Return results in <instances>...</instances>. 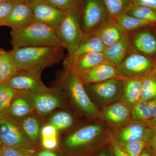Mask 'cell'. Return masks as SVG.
<instances>
[{
    "instance_id": "1",
    "label": "cell",
    "mask_w": 156,
    "mask_h": 156,
    "mask_svg": "<svg viewBox=\"0 0 156 156\" xmlns=\"http://www.w3.org/2000/svg\"><path fill=\"white\" fill-rule=\"evenodd\" d=\"M63 47H23L9 51L12 60L18 69L40 68L51 66L63 59Z\"/></svg>"
},
{
    "instance_id": "2",
    "label": "cell",
    "mask_w": 156,
    "mask_h": 156,
    "mask_svg": "<svg viewBox=\"0 0 156 156\" xmlns=\"http://www.w3.org/2000/svg\"><path fill=\"white\" fill-rule=\"evenodd\" d=\"M11 44L13 49L23 47H63L54 27L41 23H33L21 29H11Z\"/></svg>"
},
{
    "instance_id": "3",
    "label": "cell",
    "mask_w": 156,
    "mask_h": 156,
    "mask_svg": "<svg viewBox=\"0 0 156 156\" xmlns=\"http://www.w3.org/2000/svg\"><path fill=\"white\" fill-rule=\"evenodd\" d=\"M54 29L56 36L67 50V56L76 50L85 35L81 27L80 13L76 10L65 11Z\"/></svg>"
},
{
    "instance_id": "4",
    "label": "cell",
    "mask_w": 156,
    "mask_h": 156,
    "mask_svg": "<svg viewBox=\"0 0 156 156\" xmlns=\"http://www.w3.org/2000/svg\"><path fill=\"white\" fill-rule=\"evenodd\" d=\"M80 22L84 34H93L112 19L103 0H85Z\"/></svg>"
},
{
    "instance_id": "5",
    "label": "cell",
    "mask_w": 156,
    "mask_h": 156,
    "mask_svg": "<svg viewBox=\"0 0 156 156\" xmlns=\"http://www.w3.org/2000/svg\"><path fill=\"white\" fill-rule=\"evenodd\" d=\"M154 65L151 57L130 49L124 61L117 66V74L122 79L143 78L153 71Z\"/></svg>"
},
{
    "instance_id": "6",
    "label": "cell",
    "mask_w": 156,
    "mask_h": 156,
    "mask_svg": "<svg viewBox=\"0 0 156 156\" xmlns=\"http://www.w3.org/2000/svg\"><path fill=\"white\" fill-rule=\"evenodd\" d=\"M102 130V127L98 125L84 127L67 136L65 140V146L72 151L87 147L92 152L97 153L105 145L98 140Z\"/></svg>"
},
{
    "instance_id": "7",
    "label": "cell",
    "mask_w": 156,
    "mask_h": 156,
    "mask_svg": "<svg viewBox=\"0 0 156 156\" xmlns=\"http://www.w3.org/2000/svg\"><path fill=\"white\" fill-rule=\"evenodd\" d=\"M66 72L62 83L77 105L88 114L97 115L98 111L89 98L80 77L69 69Z\"/></svg>"
},
{
    "instance_id": "8",
    "label": "cell",
    "mask_w": 156,
    "mask_h": 156,
    "mask_svg": "<svg viewBox=\"0 0 156 156\" xmlns=\"http://www.w3.org/2000/svg\"><path fill=\"white\" fill-rule=\"evenodd\" d=\"M42 69L31 68L20 69L9 80L1 83L18 91H29L45 92L50 91L45 87L40 79Z\"/></svg>"
},
{
    "instance_id": "9",
    "label": "cell",
    "mask_w": 156,
    "mask_h": 156,
    "mask_svg": "<svg viewBox=\"0 0 156 156\" xmlns=\"http://www.w3.org/2000/svg\"><path fill=\"white\" fill-rule=\"evenodd\" d=\"M28 3L33 14V23H41L55 28L64 13L65 11L57 9L44 0H30Z\"/></svg>"
},
{
    "instance_id": "10",
    "label": "cell",
    "mask_w": 156,
    "mask_h": 156,
    "mask_svg": "<svg viewBox=\"0 0 156 156\" xmlns=\"http://www.w3.org/2000/svg\"><path fill=\"white\" fill-rule=\"evenodd\" d=\"M0 143L2 146L22 151L29 147V143L22 131L9 120L0 121Z\"/></svg>"
},
{
    "instance_id": "11",
    "label": "cell",
    "mask_w": 156,
    "mask_h": 156,
    "mask_svg": "<svg viewBox=\"0 0 156 156\" xmlns=\"http://www.w3.org/2000/svg\"><path fill=\"white\" fill-rule=\"evenodd\" d=\"M20 93L41 114L49 113L59 106V98L50 91L35 92L29 91H19Z\"/></svg>"
},
{
    "instance_id": "12",
    "label": "cell",
    "mask_w": 156,
    "mask_h": 156,
    "mask_svg": "<svg viewBox=\"0 0 156 156\" xmlns=\"http://www.w3.org/2000/svg\"><path fill=\"white\" fill-rule=\"evenodd\" d=\"M33 22V14L28 2L20 1L14 6L3 26L11 29H21Z\"/></svg>"
},
{
    "instance_id": "13",
    "label": "cell",
    "mask_w": 156,
    "mask_h": 156,
    "mask_svg": "<svg viewBox=\"0 0 156 156\" xmlns=\"http://www.w3.org/2000/svg\"><path fill=\"white\" fill-rule=\"evenodd\" d=\"M78 76L83 84L100 83L110 79L119 78L116 67L107 61L98 65Z\"/></svg>"
},
{
    "instance_id": "14",
    "label": "cell",
    "mask_w": 156,
    "mask_h": 156,
    "mask_svg": "<svg viewBox=\"0 0 156 156\" xmlns=\"http://www.w3.org/2000/svg\"><path fill=\"white\" fill-rule=\"evenodd\" d=\"M87 84L93 93L104 100H112L123 94V79L121 78Z\"/></svg>"
},
{
    "instance_id": "15",
    "label": "cell",
    "mask_w": 156,
    "mask_h": 156,
    "mask_svg": "<svg viewBox=\"0 0 156 156\" xmlns=\"http://www.w3.org/2000/svg\"><path fill=\"white\" fill-rule=\"evenodd\" d=\"M129 39L134 51L149 57L156 55V37L151 31L137 32Z\"/></svg>"
},
{
    "instance_id": "16",
    "label": "cell",
    "mask_w": 156,
    "mask_h": 156,
    "mask_svg": "<svg viewBox=\"0 0 156 156\" xmlns=\"http://www.w3.org/2000/svg\"><path fill=\"white\" fill-rule=\"evenodd\" d=\"M107 61L103 53L91 52L81 54L66 66L65 67L66 69L77 75H79L82 73Z\"/></svg>"
},
{
    "instance_id": "17",
    "label": "cell",
    "mask_w": 156,
    "mask_h": 156,
    "mask_svg": "<svg viewBox=\"0 0 156 156\" xmlns=\"http://www.w3.org/2000/svg\"><path fill=\"white\" fill-rule=\"evenodd\" d=\"M106 46L104 45L99 36L95 33L86 34L76 50L65 58V66L67 65L81 54L87 53H103Z\"/></svg>"
},
{
    "instance_id": "18",
    "label": "cell",
    "mask_w": 156,
    "mask_h": 156,
    "mask_svg": "<svg viewBox=\"0 0 156 156\" xmlns=\"http://www.w3.org/2000/svg\"><path fill=\"white\" fill-rule=\"evenodd\" d=\"M153 134L150 128L145 126L134 124L128 126L123 130L115 139L122 146L126 144L139 140H143L148 143Z\"/></svg>"
},
{
    "instance_id": "19",
    "label": "cell",
    "mask_w": 156,
    "mask_h": 156,
    "mask_svg": "<svg viewBox=\"0 0 156 156\" xmlns=\"http://www.w3.org/2000/svg\"><path fill=\"white\" fill-rule=\"evenodd\" d=\"M94 33L99 36L106 47L114 44L128 34V32L113 19L105 23Z\"/></svg>"
},
{
    "instance_id": "20",
    "label": "cell",
    "mask_w": 156,
    "mask_h": 156,
    "mask_svg": "<svg viewBox=\"0 0 156 156\" xmlns=\"http://www.w3.org/2000/svg\"><path fill=\"white\" fill-rule=\"evenodd\" d=\"M131 43L128 34L114 44L106 47L103 54L107 61L117 67L124 61L131 49Z\"/></svg>"
},
{
    "instance_id": "21",
    "label": "cell",
    "mask_w": 156,
    "mask_h": 156,
    "mask_svg": "<svg viewBox=\"0 0 156 156\" xmlns=\"http://www.w3.org/2000/svg\"><path fill=\"white\" fill-rule=\"evenodd\" d=\"M142 87V78L123 79L124 100L131 105H136L139 102Z\"/></svg>"
},
{
    "instance_id": "22",
    "label": "cell",
    "mask_w": 156,
    "mask_h": 156,
    "mask_svg": "<svg viewBox=\"0 0 156 156\" xmlns=\"http://www.w3.org/2000/svg\"><path fill=\"white\" fill-rule=\"evenodd\" d=\"M132 118L136 120H149L156 116V98L140 101L132 110Z\"/></svg>"
},
{
    "instance_id": "23",
    "label": "cell",
    "mask_w": 156,
    "mask_h": 156,
    "mask_svg": "<svg viewBox=\"0 0 156 156\" xmlns=\"http://www.w3.org/2000/svg\"><path fill=\"white\" fill-rule=\"evenodd\" d=\"M19 70L12 60L9 52L0 48V83L8 80Z\"/></svg>"
},
{
    "instance_id": "24",
    "label": "cell",
    "mask_w": 156,
    "mask_h": 156,
    "mask_svg": "<svg viewBox=\"0 0 156 156\" xmlns=\"http://www.w3.org/2000/svg\"><path fill=\"white\" fill-rule=\"evenodd\" d=\"M130 113L129 108L126 105L117 102L107 109L104 115L110 122L119 124L128 119Z\"/></svg>"
},
{
    "instance_id": "25",
    "label": "cell",
    "mask_w": 156,
    "mask_h": 156,
    "mask_svg": "<svg viewBox=\"0 0 156 156\" xmlns=\"http://www.w3.org/2000/svg\"><path fill=\"white\" fill-rule=\"evenodd\" d=\"M112 19L128 33L146 27L154 25L151 23L137 19L126 14H120Z\"/></svg>"
},
{
    "instance_id": "26",
    "label": "cell",
    "mask_w": 156,
    "mask_h": 156,
    "mask_svg": "<svg viewBox=\"0 0 156 156\" xmlns=\"http://www.w3.org/2000/svg\"><path fill=\"white\" fill-rule=\"evenodd\" d=\"M18 91L0 83V121L4 119Z\"/></svg>"
},
{
    "instance_id": "27",
    "label": "cell",
    "mask_w": 156,
    "mask_h": 156,
    "mask_svg": "<svg viewBox=\"0 0 156 156\" xmlns=\"http://www.w3.org/2000/svg\"><path fill=\"white\" fill-rule=\"evenodd\" d=\"M154 98H156V77L153 70L142 78V89L139 102Z\"/></svg>"
},
{
    "instance_id": "28",
    "label": "cell",
    "mask_w": 156,
    "mask_h": 156,
    "mask_svg": "<svg viewBox=\"0 0 156 156\" xmlns=\"http://www.w3.org/2000/svg\"><path fill=\"white\" fill-rule=\"evenodd\" d=\"M126 14L137 19L148 21L154 25L156 24V11L148 7L134 4Z\"/></svg>"
},
{
    "instance_id": "29",
    "label": "cell",
    "mask_w": 156,
    "mask_h": 156,
    "mask_svg": "<svg viewBox=\"0 0 156 156\" xmlns=\"http://www.w3.org/2000/svg\"><path fill=\"white\" fill-rule=\"evenodd\" d=\"M112 19L121 14H126L134 5L133 0H103Z\"/></svg>"
},
{
    "instance_id": "30",
    "label": "cell",
    "mask_w": 156,
    "mask_h": 156,
    "mask_svg": "<svg viewBox=\"0 0 156 156\" xmlns=\"http://www.w3.org/2000/svg\"><path fill=\"white\" fill-rule=\"evenodd\" d=\"M34 106L24 98L19 97L12 101L8 112L16 117L24 116L32 110Z\"/></svg>"
},
{
    "instance_id": "31",
    "label": "cell",
    "mask_w": 156,
    "mask_h": 156,
    "mask_svg": "<svg viewBox=\"0 0 156 156\" xmlns=\"http://www.w3.org/2000/svg\"><path fill=\"white\" fill-rule=\"evenodd\" d=\"M42 144L47 149L55 148L58 145L57 130L54 126L49 124L43 127L41 130Z\"/></svg>"
},
{
    "instance_id": "32",
    "label": "cell",
    "mask_w": 156,
    "mask_h": 156,
    "mask_svg": "<svg viewBox=\"0 0 156 156\" xmlns=\"http://www.w3.org/2000/svg\"><path fill=\"white\" fill-rule=\"evenodd\" d=\"M22 127L31 140H37L40 131V124L37 119L32 116L27 117L23 120Z\"/></svg>"
},
{
    "instance_id": "33",
    "label": "cell",
    "mask_w": 156,
    "mask_h": 156,
    "mask_svg": "<svg viewBox=\"0 0 156 156\" xmlns=\"http://www.w3.org/2000/svg\"><path fill=\"white\" fill-rule=\"evenodd\" d=\"M73 122L72 116L68 113L64 112L56 114L50 121V124L54 126L57 131L66 129L71 126Z\"/></svg>"
},
{
    "instance_id": "34",
    "label": "cell",
    "mask_w": 156,
    "mask_h": 156,
    "mask_svg": "<svg viewBox=\"0 0 156 156\" xmlns=\"http://www.w3.org/2000/svg\"><path fill=\"white\" fill-rule=\"evenodd\" d=\"M148 144V143L145 140H139L134 142L126 144L122 147L130 156H139Z\"/></svg>"
},
{
    "instance_id": "35",
    "label": "cell",
    "mask_w": 156,
    "mask_h": 156,
    "mask_svg": "<svg viewBox=\"0 0 156 156\" xmlns=\"http://www.w3.org/2000/svg\"><path fill=\"white\" fill-rule=\"evenodd\" d=\"M50 5L62 11L78 10V5L80 0H44Z\"/></svg>"
},
{
    "instance_id": "36",
    "label": "cell",
    "mask_w": 156,
    "mask_h": 156,
    "mask_svg": "<svg viewBox=\"0 0 156 156\" xmlns=\"http://www.w3.org/2000/svg\"><path fill=\"white\" fill-rule=\"evenodd\" d=\"M19 1H6L0 2V26H3L14 6Z\"/></svg>"
},
{
    "instance_id": "37",
    "label": "cell",
    "mask_w": 156,
    "mask_h": 156,
    "mask_svg": "<svg viewBox=\"0 0 156 156\" xmlns=\"http://www.w3.org/2000/svg\"><path fill=\"white\" fill-rule=\"evenodd\" d=\"M109 142L112 148L114 156H130L124 148L118 143L114 137H111Z\"/></svg>"
},
{
    "instance_id": "38",
    "label": "cell",
    "mask_w": 156,
    "mask_h": 156,
    "mask_svg": "<svg viewBox=\"0 0 156 156\" xmlns=\"http://www.w3.org/2000/svg\"><path fill=\"white\" fill-rule=\"evenodd\" d=\"M0 156H28L22 151L13 148L0 146Z\"/></svg>"
},
{
    "instance_id": "39",
    "label": "cell",
    "mask_w": 156,
    "mask_h": 156,
    "mask_svg": "<svg viewBox=\"0 0 156 156\" xmlns=\"http://www.w3.org/2000/svg\"><path fill=\"white\" fill-rule=\"evenodd\" d=\"M134 5L145 6L155 10L156 0H133Z\"/></svg>"
},
{
    "instance_id": "40",
    "label": "cell",
    "mask_w": 156,
    "mask_h": 156,
    "mask_svg": "<svg viewBox=\"0 0 156 156\" xmlns=\"http://www.w3.org/2000/svg\"><path fill=\"white\" fill-rule=\"evenodd\" d=\"M95 156H114L111 145L110 144L108 148H102Z\"/></svg>"
},
{
    "instance_id": "41",
    "label": "cell",
    "mask_w": 156,
    "mask_h": 156,
    "mask_svg": "<svg viewBox=\"0 0 156 156\" xmlns=\"http://www.w3.org/2000/svg\"><path fill=\"white\" fill-rule=\"evenodd\" d=\"M155 153L149 144H148L139 156H155Z\"/></svg>"
},
{
    "instance_id": "42",
    "label": "cell",
    "mask_w": 156,
    "mask_h": 156,
    "mask_svg": "<svg viewBox=\"0 0 156 156\" xmlns=\"http://www.w3.org/2000/svg\"><path fill=\"white\" fill-rule=\"evenodd\" d=\"M148 144L152 148L156 154V131L155 133L153 134L152 136L149 141Z\"/></svg>"
},
{
    "instance_id": "43",
    "label": "cell",
    "mask_w": 156,
    "mask_h": 156,
    "mask_svg": "<svg viewBox=\"0 0 156 156\" xmlns=\"http://www.w3.org/2000/svg\"><path fill=\"white\" fill-rule=\"evenodd\" d=\"M37 156H58L56 153L49 150L42 151L39 152Z\"/></svg>"
},
{
    "instance_id": "44",
    "label": "cell",
    "mask_w": 156,
    "mask_h": 156,
    "mask_svg": "<svg viewBox=\"0 0 156 156\" xmlns=\"http://www.w3.org/2000/svg\"><path fill=\"white\" fill-rule=\"evenodd\" d=\"M149 122L150 123L151 125L156 128V116L154 117L153 119L149 120Z\"/></svg>"
},
{
    "instance_id": "45",
    "label": "cell",
    "mask_w": 156,
    "mask_h": 156,
    "mask_svg": "<svg viewBox=\"0 0 156 156\" xmlns=\"http://www.w3.org/2000/svg\"><path fill=\"white\" fill-rule=\"evenodd\" d=\"M154 72L156 77V59L154 60Z\"/></svg>"
},
{
    "instance_id": "46",
    "label": "cell",
    "mask_w": 156,
    "mask_h": 156,
    "mask_svg": "<svg viewBox=\"0 0 156 156\" xmlns=\"http://www.w3.org/2000/svg\"><path fill=\"white\" fill-rule=\"evenodd\" d=\"M19 1V0H0V2H6V1Z\"/></svg>"
},
{
    "instance_id": "47",
    "label": "cell",
    "mask_w": 156,
    "mask_h": 156,
    "mask_svg": "<svg viewBox=\"0 0 156 156\" xmlns=\"http://www.w3.org/2000/svg\"><path fill=\"white\" fill-rule=\"evenodd\" d=\"M22 1H25V2H28L29 1H30V0H22Z\"/></svg>"
},
{
    "instance_id": "48",
    "label": "cell",
    "mask_w": 156,
    "mask_h": 156,
    "mask_svg": "<svg viewBox=\"0 0 156 156\" xmlns=\"http://www.w3.org/2000/svg\"><path fill=\"white\" fill-rule=\"evenodd\" d=\"M155 156H156V154H155Z\"/></svg>"
}]
</instances>
